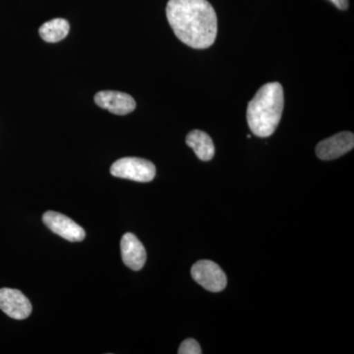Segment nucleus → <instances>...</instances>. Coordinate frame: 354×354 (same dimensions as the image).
<instances>
[{
    "instance_id": "f257e3e1",
    "label": "nucleus",
    "mask_w": 354,
    "mask_h": 354,
    "mask_svg": "<svg viewBox=\"0 0 354 354\" xmlns=\"http://www.w3.org/2000/svg\"><path fill=\"white\" fill-rule=\"evenodd\" d=\"M167 17L174 35L186 46L204 50L215 43L218 18L207 0H169Z\"/></svg>"
},
{
    "instance_id": "f03ea898",
    "label": "nucleus",
    "mask_w": 354,
    "mask_h": 354,
    "mask_svg": "<svg viewBox=\"0 0 354 354\" xmlns=\"http://www.w3.org/2000/svg\"><path fill=\"white\" fill-rule=\"evenodd\" d=\"M285 106L283 86L268 83L259 88L247 106V123L254 135L266 138L276 131Z\"/></svg>"
},
{
    "instance_id": "7ed1b4c3",
    "label": "nucleus",
    "mask_w": 354,
    "mask_h": 354,
    "mask_svg": "<svg viewBox=\"0 0 354 354\" xmlns=\"http://www.w3.org/2000/svg\"><path fill=\"white\" fill-rule=\"evenodd\" d=\"M111 174L137 183H150L155 178L156 167L145 158H122L111 165Z\"/></svg>"
},
{
    "instance_id": "20e7f679",
    "label": "nucleus",
    "mask_w": 354,
    "mask_h": 354,
    "mask_svg": "<svg viewBox=\"0 0 354 354\" xmlns=\"http://www.w3.org/2000/svg\"><path fill=\"white\" fill-rule=\"evenodd\" d=\"M191 276L205 290L212 292H220L227 283L225 272L213 261H198L191 269Z\"/></svg>"
},
{
    "instance_id": "39448f33",
    "label": "nucleus",
    "mask_w": 354,
    "mask_h": 354,
    "mask_svg": "<svg viewBox=\"0 0 354 354\" xmlns=\"http://www.w3.org/2000/svg\"><path fill=\"white\" fill-rule=\"evenodd\" d=\"M43 221L51 232L65 241L79 242L85 239V230L75 221L57 212L48 211L44 214Z\"/></svg>"
},
{
    "instance_id": "423d86ee",
    "label": "nucleus",
    "mask_w": 354,
    "mask_h": 354,
    "mask_svg": "<svg viewBox=\"0 0 354 354\" xmlns=\"http://www.w3.org/2000/svg\"><path fill=\"white\" fill-rule=\"evenodd\" d=\"M0 309L10 318L23 320L31 314L32 304L20 290L4 288L0 290Z\"/></svg>"
},
{
    "instance_id": "0eeeda50",
    "label": "nucleus",
    "mask_w": 354,
    "mask_h": 354,
    "mask_svg": "<svg viewBox=\"0 0 354 354\" xmlns=\"http://www.w3.org/2000/svg\"><path fill=\"white\" fill-rule=\"evenodd\" d=\"M353 147V133L341 132L320 142L316 147V155L320 160H332L351 152Z\"/></svg>"
},
{
    "instance_id": "6e6552de",
    "label": "nucleus",
    "mask_w": 354,
    "mask_h": 354,
    "mask_svg": "<svg viewBox=\"0 0 354 354\" xmlns=\"http://www.w3.org/2000/svg\"><path fill=\"white\" fill-rule=\"evenodd\" d=\"M95 102L100 108L118 115H127L136 109V102L131 95L116 91H101L97 93Z\"/></svg>"
},
{
    "instance_id": "1a4fd4ad",
    "label": "nucleus",
    "mask_w": 354,
    "mask_h": 354,
    "mask_svg": "<svg viewBox=\"0 0 354 354\" xmlns=\"http://www.w3.org/2000/svg\"><path fill=\"white\" fill-rule=\"evenodd\" d=\"M121 257L123 263L133 271H140L145 265L147 253L145 247L134 234L127 232L120 242Z\"/></svg>"
},
{
    "instance_id": "9d476101",
    "label": "nucleus",
    "mask_w": 354,
    "mask_h": 354,
    "mask_svg": "<svg viewBox=\"0 0 354 354\" xmlns=\"http://www.w3.org/2000/svg\"><path fill=\"white\" fill-rule=\"evenodd\" d=\"M186 144L193 149L203 162H209L215 156V145L213 140L201 130H193L186 137Z\"/></svg>"
},
{
    "instance_id": "9b49d317",
    "label": "nucleus",
    "mask_w": 354,
    "mask_h": 354,
    "mask_svg": "<svg viewBox=\"0 0 354 354\" xmlns=\"http://www.w3.org/2000/svg\"><path fill=\"white\" fill-rule=\"evenodd\" d=\"M69 30L68 21L62 18H55L41 25L39 29V34L46 43H57L66 38Z\"/></svg>"
},
{
    "instance_id": "f8f14e48",
    "label": "nucleus",
    "mask_w": 354,
    "mask_h": 354,
    "mask_svg": "<svg viewBox=\"0 0 354 354\" xmlns=\"http://www.w3.org/2000/svg\"><path fill=\"white\" fill-rule=\"evenodd\" d=\"M179 354H201L199 342L196 339H187L181 344L178 349Z\"/></svg>"
},
{
    "instance_id": "ddd939ff",
    "label": "nucleus",
    "mask_w": 354,
    "mask_h": 354,
    "mask_svg": "<svg viewBox=\"0 0 354 354\" xmlns=\"http://www.w3.org/2000/svg\"><path fill=\"white\" fill-rule=\"evenodd\" d=\"M334 6L341 10H346L348 7V0H330Z\"/></svg>"
}]
</instances>
